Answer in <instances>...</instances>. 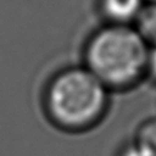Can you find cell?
I'll use <instances>...</instances> for the list:
<instances>
[{"label":"cell","instance_id":"5","mask_svg":"<svg viewBox=\"0 0 156 156\" xmlns=\"http://www.w3.org/2000/svg\"><path fill=\"white\" fill-rule=\"evenodd\" d=\"M135 29L149 45L156 44V2H146L135 21Z\"/></svg>","mask_w":156,"mask_h":156},{"label":"cell","instance_id":"8","mask_svg":"<svg viewBox=\"0 0 156 156\" xmlns=\"http://www.w3.org/2000/svg\"><path fill=\"white\" fill-rule=\"evenodd\" d=\"M147 2H156V0H146Z\"/></svg>","mask_w":156,"mask_h":156},{"label":"cell","instance_id":"2","mask_svg":"<svg viewBox=\"0 0 156 156\" xmlns=\"http://www.w3.org/2000/svg\"><path fill=\"white\" fill-rule=\"evenodd\" d=\"M108 106L110 90L85 66L61 71L46 88L48 116L68 132L94 128L106 116Z\"/></svg>","mask_w":156,"mask_h":156},{"label":"cell","instance_id":"1","mask_svg":"<svg viewBox=\"0 0 156 156\" xmlns=\"http://www.w3.org/2000/svg\"><path fill=\"white\" fill-rule=\"evenodd\" d=\"M149 49L134 26L108 23L88 40L85 67L110 91L128 90L147 76Z\"/></svg>","mask_w":156,"mask_h":156},{"label":"cell","instance_id":"3","mask_svg":"<svg viewBox=\"0 0 156 156\" xmlns=\"http://www.w3.org/2000/svg\"><path fill=\"white\" fill-rule=\"evenodd\" d=\"M144 0H100V7L110 23L130 24L135 21Z\"/></svg>","mask_w":156,"mask_h":156},{"label":"cell","instance_id":"6","mask_svg":"<svg viewBox=\"0 0 156 156\" xmlns=\"http://www.w3.org/2000/svg\"><path fill=\"white\" fill-rule=\"evenodd\" d=\"M115 156H141V155L139 154V151L136 150L135 145L133 144V141L130 139V140H127L121 144V146L117 149Z\"/></svg>","mask_w":156,"mask_h":156},{"label":"cell","instance_id":"4","mask_svg":"<svg viewBox=\"0 0 156 156\" xmlns=\"http://www.w3.org/2000/svg\"><path fill=\"white\" fill-rule=\"evenodd\" d=\"M132 141L141 156H156V116L138 124Z\"/></svg>","mask_w":156,"mask_h":156},{"label":"cell","instance_id":"7","mask_svg":"<svg viewBox=\"0 0 156 156\" xmlns=\"http://www.w3.org/2000/svg\"><path fill=\"white\" fill-rule=\"evenodd\" d=\"M147 76H150L156 82V44L150 45V49H149Z\"/></svg>","mask_w":156,"mask_h":156}]
</instances>
